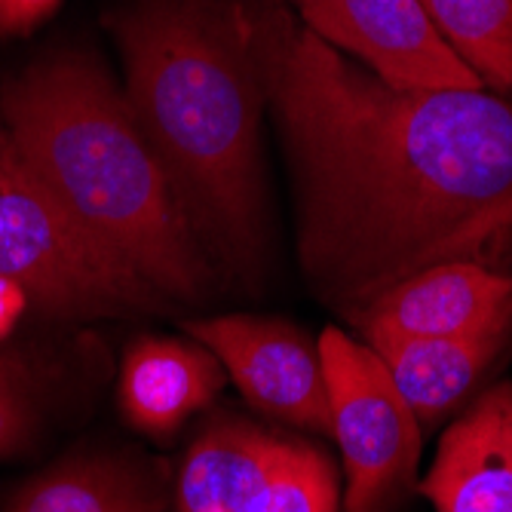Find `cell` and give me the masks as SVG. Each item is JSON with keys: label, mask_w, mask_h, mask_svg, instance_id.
Masks as SVG:
<instances>
[{"label": "cell", "mask_w": 512, "mask_h": 512, "mask_svg": "<svg viewBox=\"0 0 512 512\" xmlns=\"http://www.w3.org/2000/svg\"><path fill=\"white\" fill-rule=\"evenodd\" d=\"M126 102L203 249L240 273L264 246L261 74L246 13L227 0H142L108 19Z\"/></svg>", "instance_id": "cell-2"}, {"label": "cell", "mask_w": 512, "mask_h": 512, "mask_svg": "<svg viewBox=\"0 0 512 512\" xmlns=\"http://www.w3.org/2000/svg\"><path fill=\"white\" fill-rule=\"evenodd\" d=\"M512 329L467 338H384L368 347L381 356L417 424H436L467 399L506 347Z\"/></svg>", "instance_id": "cell-12"}, {"label": "cell", "mask_w": 512, "mask_h": 512, "mask_svg": "<svg viewBox=\"0 0 512 512\" xmlns=\"http://www.w3.org/2000/svg\"><path fill=\"white\" fill-rule=\"evenodd\" d=\"M286 439L240 417H215L191 442L178 470V512H249Z\"/></svg>", "instance_id": "cell-11"}, {"label": "cell", "mask_w": 512, "mask_h": 512, "mask_svg": "<svg viewBox=\"0 0 512 512\" xmlns=\"http://www.w3.org/2000/svg\"><path fill=\"white\" fill-rule=\"evenodd\" d=\"M304 28L402 89H482L421 0H295Z\"/></svg>", "instance_id": "cell-6"}, {"label": "cell", "mask_w": 512, "mask_h": 512, "mask_svg": "<svg viewBox=\"0 0 512 512\" xmlns=\"http://www.w3.org/2000/svg\"><path fill=\"white\" fill-rule=\"evenodd\" d=\"M59 0H0V37L25 34L53 16Z\"/></svg>", "instance_id": "cell-17"}, {"label": "cell", "mask_w": 512, "mask_h": 512, "mask_svg": "<svg viewBox=\"0 0 512 512\" xmlns=\"http://www.w3.org/2000/svg\"><path fill=\"white\" fill-rule=\"evenodd\" d=\"M350 322L365 341L467 338L512 329V273L479 261H439L362 307Z\"/></svg>", "instance_id": "cell-8"}, {"label": "cell", "mask_w": 512, "mask_h": 512, "mask_svg": "<svg viewBox=\"0 0 512 512\" xmlns=\"http://www.w3.org/2000/svg\"><path fill=\"white\" fill-rule=\"evenodd\" d=\"M427 16L482 86L512 96V0H421Z\"/></svg>", "instance_id": "cell-14"}, {"label": "cell", "mask_w": 512, "mask_h": 512, "mask_svg": "<svg viewBox=\"0 0 512 512\" xmlns=\"http://www.w3.org/2000/svg\"><path fill=\"white\" fill-rule=\"evenodd\" d=\"M34 433V371L25 353L0 350V457L19 454Z\"/></svg>", "instance_id": "cell-16"}, {"label": "cell", "mask_w": 512, "mask_h": 512, "mask_svg": "<svg viewBox=\"0 0 512 512\" xmlns=\"http://www.w3.org/2000/svg\"><path fill=\"white\" fill-rule=\"evenodd\" d=\"M0 273L56 319L132 316L166 307L126 261L102 246L34 175L0 123Z\"/></svg>", "instance_id": "cell-4"}, {"label": "cell", "mask_w": 512, "mask_h": 512, "mask_svg": "<svg viewBox=\"0 0 512 512\" xmlns=\"http://www.w3.org/2000/svg\"><path fill=\"white\" fill-rule=\"evenodd\" d=\"M417 491L436 512H512V384L482 393L448 427Z\"/></svg>", "instance_id": "cell-9"}, {"label": "cell", "mask_w": 512, "mask_h": 512, "mask_svg": "<svg viewBox=\"0 0 512 512\" xmlns=\"http://www.w3.org/2000/svg\"><path fill=\"white\" fill-rule=\"evenodd\" d=\"M261 89L298 181V252L356 316L439 261L512 267V105L485 89H402L292 22L243 7Z\"/></svg>", "instance_id": "cell-1"}, {"label": "cell", "mask_w": 512, "mask_h": 512, "mask_svg": "<svg viewBox=\"0 0 512 512\" xmlns=\"http://www.w3.org/2000/svg\"><path fill=\"white\" fill-rule=\"evenodd\" d=\"M0 123L59 203L166 301H194L212 264L126 96L83 53L34 62L0 92Z\"/></svg>", "instance_id": "cell-3"}, {"label": "cell", "mask_w": 512, "mask_h": 512, "mask_svg": "<svg viewBox=\"0 0 512 512\" xmlns=\"http://www.w3.org/2000/svg\"><path fill=\"white\" fill-rule=\"evenodd\" d=\"M188 332L255 408L310 433H332L322 356L301 329L283 319L215 316L188 322Z\"/></svg>", "instance_id": "cell-7"}, {"label": "cell", "mask_w": 512, "mask_h": 512, "mask_svg": "<svg viewBox=\"0 0 512 512\" xmlns=\"http://www.w3.org/2000/svg\"><path fill=\"white\" fill-rule=\"evenodd\" d=\"M157 479L123 457L83 454L31 476L4 512H163Z\"/></svg>", "instance_id": "cell-13"}, {"label": "cell", "mask_w": 512, "mask_h": 512, "mask_svg": "<svg viewBox=\"0 0 512 512\" xmlns=\"http://www.w3.org/2000/svg\"><path fill=\"white\" fill-rule=\"evenodd\" d=\"M249 512H338V473L332 460L307 442L286 439Z\"/></svg>", "instance_id": "cell-15"}, {"label": "cell", "mask_w": 512, "mask_h": 512, "mask_svg": "<svg viewBox=\"0 0 512 512\" xmlns=\"http://www.w3.org/2000/svg\"><path fill=\"white\" fill-rule=\"evenodd\" d=\"M332 436L341 445L344 512H393L411 491L421 430L381 356L341 329L319 338Z\"/></svg>", "instance_id": "cell-5"}, {"label": "cell", "mask_w": 512, "mask_h": 512, "mask_svg": "<svg viewBox=\"0 0 512 512\" xmlns=\"http://www.w3.org/2000/svg\"><path fill=\"white\" fill-rule=\"evenodd\" d=\"M224 381V365L200 341L138 338L123 356L120 408L132 427L166 436L206 408Z\"/></svg>", "instance_id": "cell-10"}, {"label": "cell", "mask_w": 512, "mask_h": 512, "mask_svg": "<svg viewBox=\"0 0 512 512\" xmlns=\"http://www.w3.org/2000/svg\"><path fill=\"white\" fill-rule=\"evenodd\" d=\"M28 307H31V301H28L25 289L16 283V279L0 273V341L16 329V322L22 319V313Z\"/></svg>", "instance_id": "cell-18"}]
</instances>
